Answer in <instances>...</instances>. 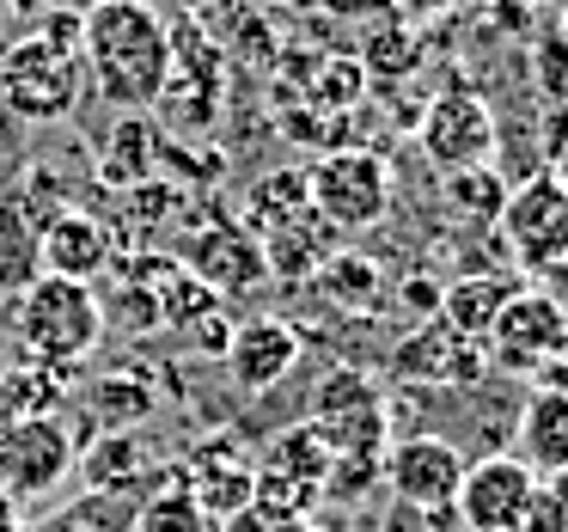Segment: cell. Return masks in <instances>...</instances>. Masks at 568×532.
<instances>
[{
  "instance_id": "6da1fadb",
  "label": "cell",
  "mask_w": 568,
  "mask_h": 532,
  "mask_svg": "<svg viewBox=\"0 0 568 532\" xmlns=\"http://www.w3.org/2000/svg\"><path fill=\"white\" fill-rule=\"evenodd\" d=\"M80 62L99 99L116 111H148L172 74V26L148 0H92L80 19Z\"/></svg>"
},
{
  "instance_id": "7a4b0ae2",
  "label": "cell",
  "mask_w": 568,
  "mask_h": 532,
  "mask_svg": "<svg viewBox=\"0 0 568 532\" xmlns=\"http://www.w3.org/2000/svg\"><path fill=\"white\" fill-rule=\"evenodd\" d=\"M104 337V300L92 282H68V275H38L26 294L13 300V343L26 361L68 373L87 361Z\"/></svg>"
},
{
  "instance_id": "3957f363",
  "label": "cell",
  "mask_w": 568,
  "mask_h": 532,
  "mask_svg": "<svg viewBox=\"0 0 568 532\" xmlns=\"http://www.w3.org/2000/svg\"><path fill=\"white\" fill-rule=\"evenodd\" d=\"M80 87H87V62H80V26L68 19H50L0 56V104L26 123H62L80 104Z\"/></svg>"
},
{
  "instance_id": "277c9868",
  "label": "cell",
  "mask_w": 568,
  "mask_h": 532,
  "mask_svg": "<svg viewBox=\"0 0 568 532\" xmlns=\"http://www.w3.org/2000/svg\"><path fill=\"white\" fill-rule=\"evenodd\" d=\"M306 197L331 233H367L392 209V165L367 148H331L306 165Z\"/></svg>"
},
{
  "instance_id": "5b68a950",
  "label": "cell",
  "mask_w": 568,
  "mask_h": 532,
  "mask_svg": "<svg viewBox=\"0 0 568 532\" xmlns=\"http://www.w3.org/2000/svg\"><path fill=\"white\" fill-rule=\"evenodd\" d=\"M531 502H538V471L519 453H483L477 465H465L453 514L465 532H526Z\"/></svg>"
},
{
  "instance_id": "8992f818",
  "label": "cell",
  "mask_w": 568,
  "mask_h": 532,
  "mask_svg": "<svg viewBox=\"0 0 568 532\" xmlns=\"http://www.w3.org/2000/svg\"><path fill=\"white\" fill-rule=\"evenodd\" d=\"M495 233H501L507 258L531 275H538L544 263L568 258V184L556 172H538L519 190H507V209H501V221H495Z\"/></svg>"
},
{
  "instance_id": "52a82bcc",
  "label": "cell",
  "mask_w": 568,
  "mask_h": 532,
  "mask_svg": "<svg viewBox=\"0 0 568 532\" xmlns=\"http://www.w3.org/2000/svg\"><path fill=\"white\" fill-rule=\"evenodd\" d=\"M331 465L336 453L324 446V434L312 429H282L270 446H263V459L251 465V490H257L263 508H282V514H312V502L324 495V483H331Z\"/></svg>"
},
{
  "instance_id": "ba28073f",
  "label": "cell",
  "mask_w": 568,
  "mask_h": 532,
  "mask_svg": "<svg viewBox=\"0 0 568 532\" xmlns=\"http://www.w3.org/2000/svg\"><path fill=\"white\" fill-rule=\"evenodd\" d=\"M562 349H568V319L538 294V288H514V300H507V307L495 312V324L483 331V355L501 373H531V380H538V368L556 361Z\"/></svg>"
},
{
  "instance_id": "9c48e42d",
  "label": "cell",
  "mask_w": 568,
  "mask_h": 532,
  "mask_svg": "<svg viewBox=\"0 0 568 532\" xmlns=\"http://www.w3.org/2000/svg\"><path fill=\"white\" fill-rule=\"evenodd\" d=\"M422 160L440 178L495 160V111L477 87H446L440 99L422 111Z\"/></svg>"
},
{
  "instance_id": "30bf717a",
  "label": "cell",
  "mask_w": 568,
  "mask_h": 532,
  "mask_svg": "<svg viewBox=\"0 0 568 532\" xmlns=\"http://www.w3.org/2000/svg\"><path fill=\"white\" fill-rule=\"evenodd\" d=\"M74 429L55 416H31V422H13V429H0V490L13 495H50L55 483H68L74 471Z\"/></svg>"
},
{
  "instance_id": "8fae6325",
  "label": "cell",
  "mask_w": 568,
  "mask_h": 532,
  "mask_svg": "<svg viewBox=\"0 0 568 532\" xmlns=\"http://www.w3.org/2000/svg\"><path fill=\"white\" fill-rule=\"evenodd\" d=\"M178 270H190L202 288H214V294H251V288L270 282V258H263L257 233L251 227H196V233H184V245H178Z\"/></svg>"
},
{
  "instance_id": "7c38bea8",
  "label": "cell",
  "mask_w": 568,
  "mask_h": 532,
  "mask_svg": "<svg viewBox=\"0 0 568 532\" xmlns=\"http://www.w3.org/2000/svg\"><path fill=\"white\" fill-rule=\"evenodd\" d=\"M385 483L416 514H446L458 483H465V453L453 441H440V434H404L385 453Z\"/></svg>"
},
{
  "instance_id": "4fadbf2b",
  "label": "cell",
  "mask_w": 568,
  "mask_h": 532,
  "mask_svg": "<svg viewBox=\"0 0 568 532\" xmlns=\"http://www.w3.org/2000/svg\"><path fill=\"white\" fill-rule=\"evenodd\" d=\"M392 368L416 385H440V392H458V385H465L470 392V385H483V373H489V355H483V343L458 337L446 319H428L422 331H409L404 343H397Z\"/></svg>"
},
{
  "instance_id": "5bb4252c",
  "label": "cell",
  "mask_w": 568,
  "mask_h": 532,
  "mask_svg": "<svg viewBox=\"0 0 568 532\" xmlns=\"http://www.w3.org/2000/svg\"><path fill=\"white\" fill-rule=\"evenodd\" d=\"M226 373H233L239 392L263 398L300 368V331L287 319H251V324H233L226 337Z\"/></svg>"
},
{
  "instance_id": "9a60e30c",
  "label": "cell",
  "mask_w": 568,
  "mask_h": 532,
  "mask_svg": "<svg viewBox=\"0 0 568 532\" xmlns=\"http://www.w3.org/2000/svg\"><path fill=\"white\" fill-rule=\"evenodd\" d=\"M184 483L209 520H226V514L257 502V490H251V459L239 453V434H209V441L190 446Z\"/></svg>"
},
{
  "instance_id": "2e32d148",
  "label": "cell",
  "mask_w": 568,
  "mask_h": 532,
  "mask_svg": "<svg viewBox=\"0 0 568 532\" xmlns=\"http://www.w3.org/2000/svg\"><path fill=\"white\" fill-rule=\"evenodd\" d=\"M116 270V233L87 209H62L43 227V275H68V282H99Z\"/></svg>"
},
{
  "instance_id": "e0dca14e",
  "label": "cell",
  "mask_w": 568,
  "mask_h": 532,
  "mask_svg": "<svg viewBox=\"0 0 568 532\" xmlns=\"http://www.w3.org/2000/svg\"><path fill=\"white\" fill-rule=\"evenodd\" d=\"M153 410H160V392L141 373H99L80 392V416L92 422V434H135Z\"/></svg>"
},
{
  "instance_id": "ac0fdd59",
  "label": "cell",
  "mask_w": 568,
  "mask_h": 532,
  "mask_svg": "<svg viewBox=\"0 0 568 532\" xmlns=\"http://www.w3.org/2000/svg\"><path fill=\"white\" fill-rule=\"evenodd\" d=\"M355 62L367 68V80H385V87H397V80H409L422 68V38H416V26H409L404 13H373V19H361V50H355Z\"/></svg>"
},
{
  "instance_id": "d6986e66",
  "label": "cell",
  "mask_w": 568,
  "mask_h": 532,
  "mask_svg": "<svg viewBox=\"0 0 568 532\" xmlns=\"http://www.w3.org/2000/svg\"><path fill=\"white\" fill-rule=\"evenodd\" d=\"M519 459H526L538 478L568 465V398L562 392H531L519 404Z\"/></svg>"
},
{
  "instance_id": "ffe728a7",
  "label": "cell",
  "mask_w": 568,
  "mask_h": 532,
  "mask_svg": "<svg viewBox=\"0 0 568 532\" xmlns=\"http://www.w3.org/2000/svg\"><path fill=\"white\" fill-rule=\"evenodd\" d=\"M514 275H458L453 288H440V312L434 319H446L458 337H470V343H483V331L495 324V312L514 300Z\"/></svg>"
},
{
  "instance_id": "44dd1931",
  "label": "cell",
  "mask_w": 568,
  "mask_h": 532,
  "mask_svg": "<svg viewBox=\"0 0 568 532\" xmlns=\"http://www.w3.org/2000/svg\"><path fill=\"white\" fill-rule=\"evenodd\" d=\"M38 275H43V227L13 197H0V294L19 300Z\"/></svg>"
},
{
  "instance_id": "7402d4cb",
  "label": "cell",
  "mask_w": 568,
  "mask_h": 532,
  "mask_svg": "<svg viewBox=\"0 0 568 532\" xmlns=\"http://www.w3.org/2000/svg\"><path fill=\"white\" fill-rule=\"evenodd\" d=\"M68 404V385L55 368H38V361H19V368H0V429L31 416H55Z\"/></svg>"
},
{
  "instance_id": "603a6c76",
  "label": "cell",
  "mask_w": 568,
  "mask_h": 532,
  "mask_svg": "<svg viewBox=\"0 0 568 532\" xmlns=\"http://www.w3.org/2000/svg\"><path fill=\"white\" fill-rule=\"evenodd\" d=\"M312 197H306V172H270V178H257V197H251V233H257V245L263 239H275V233H287V227H300V221H312Z\"/></svg>"
},
{
  "instance_id": "cb8c5ba5",
  "label": "cell",
  "mask_w": 568,
  "mask_h": 532,
  "mask_svg": "<svg viewBox=\"0 0 568 532\" xmlns=\"http://www.w3.org/2000/svg\"><path fill=\"white\" fill-rule=\"evenodd\" d=\"M74 471L87 478V490H116V483H135L153 465L141 453V434H87L74 453Z\"/></svg>"
},
{
  "instance_id": "d4e9b609",
  "label": "cell",
  "mask_w": 568,
  "mask_h": 532,
  "mask_svg": "<svg viewBox=\"0 0 568 532\" xmlns=\"http://www.w3.org/2000/svg\"><path fill=\"white\" fill-rule=\"evenodd\" d=\"M507 178L495 172V165H465V172H446V202H453V214H465L470 227H495L507 209Z\"/></svg>"
},
{
  "instance_id": "484cf974",
  "label": "cell",
  "mask_w": 568,
  "mask_h": 532,
  "mask_svg": "<svg viewBox=\"0 0 568 532\" xmlns=\"http://www.w3.org/2000/svg\"><path fill=\"white\" fill-rule=\"evenodd\" d=\"M214 520L202 514V502L190 495V483H184V471H178L172 483H160V490L141 502V514H135V532H209Z\"/></svg>"
},
{
  "instance_id": "4316f807",
  "label": "cell",
  "mask_w": 568,
  "mask_h": 532,
  "mask_svg": "<svg viewBox=\"0 0 568 532\" xmlns=\"http://www.w3.org/2000/svg\"><path fill=\"white\" fill-rule=\"evenodd\" d=\"M361 92H367V68H361L355 56H324V62L306 74V104H312L318 117L361 104Z\"/></svg>"
},
{
  "instance_id": "83f0119b",
  "label": "cell",
  "mask_w": 568,
  "mask_h": 532,
  "mask_svg": "<svg viewBox=\"0 0 568 532\" xmlns=\"http://www.w3.org/2000/svg\"><path fill=\"white\" fill-rule=\"evenodd\" d=\"M312 282L331 300H343V307H373V294H379V270H373L367 258H355V251H331Z\"/></svg>"
},
{
  "instance_id": "f1b7e54d",
  "label": "cell",
  "mask_w": 568,
  "mask_h": 532,
  "mask_svg": "<svg viewBox=\"0 0 568 532\" xmlns=\"http://www.w3.org/2000/svg\"><path fill=\"white\" fill-rule=\"evenodd\" d=\"M526 532H568V465L538 478V502H531Z\"/></svg>"
},
{
  "instance_id": "f546056e",
  "label": "cell",
  "mask_w": 568,
  "mask_h": 532,
  "mask_svg": "<svg viewBox=\"0 0 568 532\" xmlns=\"http://www.w3.org/2000/svg\"><path fill=\"white\" fill-rule=\"evenodd\" d=\"M221 532H312V526H306V514H282V508L251 502V508H239V514H226Z\"/></svg>"
},
{
  "instance_id": "4dcf8cb0",
  "label": "cell",
  "mask_w": 568,
  "mask_h": 532,
  "mask_svg": "<svg viewBox=\"0 0 568 532\" xmlns=\"http://www.w3.org/2000/svg\"><path fill=\"white\" fill-rule=\"evenodd\" d=\"M531 288H538V294H544V300H550V307L568 319V258L544 263V270H538V282H531Z\"/></svg>"
},
{
  "instance_id": "1f68e13d",
  "label": "cell",
  "mask_w": 568,
  "mask_h": 532,
  "mask_svg": "<svg viewBox=\"0 0 568 532\" xmlns=\"http://www.w3.org/2000/svg\"><path fill=\"white\" fill-rule=\"evenodd\" d=\"M331 19H373V13H392L397 0H318Z\"/></svg>"
},
{
  "instance_id": "d6a6232c",
  "label": "cell",
  "mask_w": 568,
  "mask_h": 532,
  "mask_svg": "<svg viewBox=\"0 0 568 532\" xmlns=\"http://www.w3.org/2000/svg\"><path fill=\"white\" fill-rule=\"evenodd\" d=\"M538 385H544V392H562V398H568V349H562L556 361H544V368H538Z\"/></svg>"
},
{
  "instance_id": "836d02e7",
  "label": "cell",
  "mask_w": 568,
  "mask_h": 532,
  "mask_svg": "<svg viewBox=\"0 0 568 532\" xmlns=\"http://www.w3.org/2000/svg\"><path fill=\"white\" fill-rule=\"evenodd\" d=\"M0 532H26L19 526V495L13 490H0Z\"/></svg>"
},
{
  "instance_id": "e575fe53",
  "label": "cell",
  "mask_w": 568,
  "mask_h": 532,
  "mask_svg": "<svg viewBox=\"0 0 568 532\" xmlns=\"http://www.w3.org/2000/svg\"><path fill=\"white\" fill-rule=\"evenodd\" d=\"M31 532H87V526H80V520L68 514V508H62V514H50V520H43V526H31Z\"/></svg>"
},
{
  "instance_id": "d590c367",
  "label": "cell",
  "mask_w": 568,
  "mask_h": 532,
  "mask_svg": "<svg viewBox=\"0 0 568 532\" xmlns=\"http://www.w3.org/2000/svg\"><path fill=\"white\" fill-rule=\"evenodd\" d=\"M172 7H178V13H184V19H202V13H209V7H221V0H172Z\"/></svg>"
},
{
  "instance_id": "8d00e7d4",
  "label": "cell",
  "mask_w": 568,
  "mask_h": 532,
  "mask_svg": "<svg viewBox=\"0 0 568 532\" xmlns=\"http://www.w3.org/2000/svg\"><path fill=\"white\" fill-rule=\"evenodd\" d=\"M263 7H318V0H263Z\"/></svg>"
}]
</instances>
